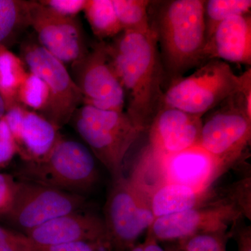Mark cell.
I'll return each instance as SVG.
<instances>
[{
  "instance_id": "obj_32",
  "label": "cell",
  "mask_w": 251,
  "mask_h": 251,
  "mask_svg": "<svg viewBox=\"0 0 251 251\" xmlns=\"http://www.w3.org/2000/svg\"><path fill=\"white\" fill-rule=\"evenodd\" d=\"M127 251H166L158 244V241L154 238L147 234L145 242L139 244H135Z\"/></svg>"
},
{
  "instance_id": "obj_6",
  "label": "cell",
  "mask_w": 251,
  "mask_h": 251,
  "mask_svg": "<svg viewBox=\"0 0 251 251\" xmlns=\"http://www.w3.org/2000/svg\"><path fill=\"white\" fill-rule=\"evenodd\" d=\"M20 57L28 71L38 75L49 90V104L41 114L59 129L70 122L82 105L80 91L62 62L44 49L35 37L21 43Z\"/></svg>"
},
{
  "instance_id": "obj_30",
  "label": "cell",
  "mask_w": 251,
  "mask_h": 251,
  "mask_svg": "<svg viewBox=\"0 0 251 251\" xmlns=\"http://www.w3.org/2000/svg\"><path fill=\"white\" fill-rule=\"evenodd\" d=\"M40 4L66 17H77L83 11L87 0H40Z\"/></svg>"
},
{
  "instance_id": "obj_25",
  "label": "cell",
  "mask_w": 251,
  "mask_h": 251,
  "mask_svg": "<svg viewBox=\"0 0 251 251\" xmlns=\"http://www.w3.org/2000/svg\"><path fill=\"white\" fill-rule=\"evenodd\" d=\"M228 232H202L177 242L184 251H227Z\"/></svg>"
},
{
  "instance_id": "obj_26",
  "label": "cell",
  "mask_w": 251,
  "mask_h": 251,
  "mask_svg": "<svg viewBox=\"0 0 251 251\" xmlns=\"http://www.w3.org/2000/svg\"><path fill=\"white\" fill-rule=\"evenodd\" d=\"M31 245L34 251H112L108 243L89 241L67 243L54 246H39L31 242Z\"/></svg>"
},
{
  "instance_id": "obj_14",
  "label": "cell",
  "mask_w": 251,
  "mask_h": 251,
  "mask_svg": "<svg viewBox=\"0 0 251 251\" xmlns=\"http://www.w3.org/2000/svg\"><path fill=\"white\" fill-rule=\"evenodd\" d=\"M202 117L163 107L149 128L150 152L157 156L174 154L198 145Z\"/></svg>"
},
{
  "instance_id": "obj_13",
  "label": "cell",
  "mask_w": 251,
  "mask_h": 251,
  "mask_svg": "<svg viewBox=\"0 0 251 251\" xmlns=\"http://www.w3.org/2000/svg\"><path fill=\"white\" fill-rule=\"evenodd\" d=\"M150 153L159 184L172 183L209 191L211 184L224 172L219 161L199 145L168 156H157Z\"/></svg>"
},
{
  "instance_id": "obj_35",
  "label": "cell",
  "mask_w": 251,
  "mask_h": 251,
  "mask_svg": "<svg viewBox=\"0 0 251 251\" xmlns=\"http://www.w3.org/2000/svg\"><path fill=\"white\" fill-rule=\"evenodd\" d=\"M166 251H184L182 249L176 244V246H173V247H169L168 249H166Z\"/></svg>"
},
{
  "instance_id": "obj_16",
  "label": "cell",
  "mask_w": 251,
  "mask_h": 251,
  "mask_svg": "<svg viewBox=\"0 0 251 251\" xmlns=\"http://www.w3.org/2000/svg\"><path fill=\"white\" fill-rule=\"evenodd\" d=\"M24 234L31 242L39 246L58 245L81 241L110 244L103 219L79 211L59 216Z\"/></svg>"
},
{
  "instance_id": "obj_20",
  "label": "cell",
  "mask_w": 251,
  "mask_h": 251,
  "mask_svg": "<svg viewBox=\"0 0 251 251\" xmlns=\"http://www.w3.org/2000/svg\"><path fill=\"white\" fill-rule=\"evenodd\" d=\"M27 72V68L20 56L8 48L0 46V95L6 110L18 104V89Z\"/></svg>"
},
{
  "instance_id": "obj_12",
  "label": "cell",
  "mask_w": 251,
  "mask_h": 251,
  "mask_svg": "<svg viewBox=\"0 0 251 251\" xmlns=\"http://www.w3.org/2000/svg\"><path fill=\"white\" fill-rule=\"evenodd\" d=\"M29 14L36 41L64 65L72 66L89 52L77 17L63 16L38 1H30Z\"/></svg>"
},
{
  "instance_id": "obj_4",
  "label": "cell",
  "mask_w": 251,
  "mask_h": 251,
  "mask_svg": "<svg viewBox=\"0 0 251 251\" xmlns=\"http://www.w3.org/2000/svg\"><path fill=\"white\" fill-rule=\"evenodd\" d=\"M69 123L94 157L110 172L113 179L122 176L125 157L143 133L126 112L82 105Z\"/></svg>"
},
{
  "instance_id": "obj_28",
  "label": "cell",
  "mask_w": 251,
  "mask_h": 251,
  "mask_svg": "<svg viewBox=\"0 0 251 251\" xmlns=\"http://www.w3.org/2000/svg\"><path fill=\"white\" fill-rule=\"evenodd\" d=\"M0 251H34L27 236L0 226Z\"/></svg>"
},
{
  "instance_id": "obj_17",
  "label": "cell",
  "mask_w": 251,
  "mask_h": 251,
  "mask_svg": "<svg viewBox=\"0 0 251 251\" xmlns=\"http://www.w3.org/2000/svg\"><path fill=\"white\" fill-rule=\"evenodd\" d=\"M204 56L206 62L216 59L251 65V15L233 16L220 23L206 41Z\"/></svg>"
},
{
  "instance_id": "obj_11",
  "label": "cell",
  "mask_w": 251,
  "mask_h": 251,
  "mask_svg": "<svg viewBox=\"0 0 251 251\" xmlns=\"http://www.w3.org/2000/svg\"><path fill=\"white\" fill-rule=\"evenodd\" d=\"M71 67L73 79L82 95V105L124 111L125 91L109 59L106 43L100 41L94 44L83 58Z\"/></svg>"
},
{
  "instance_id": "obj_29",
  "label": "cell",
  "mask_w": 251,
  "mask_h": 251,
  "mask_svg": "<svg viewBox=\"0 0 251 251\" xmlns=\"http://www.w3.org/2000/svg\"><path fill=\"white\" fill-rule=\"evenodd\" d=\"M17 184L12 175L0 173V220L7 215L12 206Z\"/></svg>"
},
{
  "instance_id": "obj_22",
  "label": "cell",
  "mask_w": 251,
  "mask_h": 251,
  "mask_svg": "<svg viewBox=\"0 0 251 251\" xmlns=\"http://www.w3.org/2000/svg\"><path fill=\"white\" fill-rule=\"evenodd\" d=\"M119 22L124 30L148 32L151 30L148 0H112Z\"/></svg>"
},
{
  "instance_id": "obj_19",
  "label": "cell",
  "mask_w": 251,
  "mask_h": 251,
  "mask_svg": "<svg viewBox=\"0 0 251 251\" xmlns=\"http://www.w3.org/2000/svg\"><path fill=\"white\" fill-rule=\"evenodd\" d=\"M30 1L0 0V46L10 49L30 27Z\"/></svg>"
},
{
  "instance_id": "obj_23",
  "label": "cell",
  "mask_w": 251,
  "mask_h": 251,
  "mask_svg": "<svg viewBox=\"0 0 251 251\" xmlns=\"http://www.w3.org/2000/svg\"><path fill=\"white\" fill-rule=\"evenodd\" d=\"M251 8V0L205 1L204 20L206 43L220 23L233 16L250 14Z\"/></svg>"
},
{
  "instance_id": "obj_31",
  "label": "cell",
  "mask_w": 251,
  "mask_h": 251,
  "mask_svg": "<svg viewBox=\"0 0 251 251\" xmlns=\"http://www.w3.org/2000/svg\"><path fill=\"white\" fill-rule=\"evenodd\" d=\"M239 85L238 94L245 105L247 116L251 119V70L248 69L242 75H239Z\"/></svg>"
},
{
  "instance_id": "obj_7",
  "label": "cell",
  "mask_w": 251,
  "mask_h": 251,
  "mask_svg": "<svg viewBox=\"0 0 251 251\" xmlns=\"http://www.w3.org/2000/svg\"><path fill=\"white\" fill-rule=\"evenodd\" d=\"M148 198L122 175L113 184L104 207V224L112 251H127L153 224Z\"/></svg>"
},
{
  "instance_id": "obj_18",
  "label": "cell",
  "mask_w": 251,
  "mask_h": 251,
  "mask_svg": "<svg viewBox=\"0 0 251 251\" xmlns=\"http://www.w3.org/2000/svg\"><path fill=\"white\" fill-rule=\"evenodd\" d=\"M209 191H200L188 186L162 183L149 193V204L155 219L193 209L206 203Z\"/></svg>"
},
{
  "instance_id": "obj_34",
  "label": "cell",
  "mask_w": 251,
  "mask_h": 251,
  "mask_svg": "<svg viewBox=\"0 0 251 251\" xmlns=\"http://www.w3.org/2000/svg\"><path fill=\"white\" fill-rule=\"evenodd\" d=\"M6 110V105H5L4 100H3L2 97L0 95V119L4 117Z\"/></svg>"
},
{
  "instance_id": "obj_24",
  "label": "cell",
  "mask_w": 251,
  "mask_h": 251,
  "mask_svg": "<svg viewBox=\"0 0 251 251\" xmlns=\"http://www.w3.org/2000/svg\"><path fill=\"white\" fill-rule=\"evenodd\" d=\"M49 98V90L45 82L28 71L18 89L17 103L41 115L47 108Z\"/></svg>"
},
{
  "instance_id": "obj_15",
  "label": "cell",
  "mask_w": 251,
  "mask_h": 251,
  "mask_svg": "<svg viewBox=\"0 0 251 251\" xmlns=\"http://www.w3.org/2000/svg\"><path fill=\"white\" fill-rule=\"evenodd\" d=\"M23 162L40 161L60 137L59 129L44 116L16 104L4 115Z\"/></svg>"
},
{
  "instance_id": "obj_1",
  "label": "cell",
  "mask_w": 251,
  "mask_h": 251,
  "mask_svg": "<svg viewBox=\"0 0 251 251\" xmlns=\"http://www.w3.org/2000/svg\"><path fill=\"white\" fill-rule=\"evenodd\" d=\"M107 52L125 91L127 115L147 131L163 105L165 72L154 29L124 30L106 43Z\"/></svg>"
},
{
  "instance_id": "obj_3",
  "label": "cell",
  "mask_w": 251,
  "mask_h": 251,
  "mask_svg": "<svg viewBox=\"0 0 251 251\" xmlns=\"http://www.w3.org/2000/svg\"><path fill=\"white\" fill-rule=\"evenodd\" d=\"M17 176L18 181L82 196L97 184L99 172L90 149L61 135L47 156L40 161L23 162Z\"/></svg>"
},
{
  "instance_id": "obj_2",
  "label": "cell",
  "mask_w": 251,
  "mask_h": 251,
  "mask_svg": "<svg viewBox=\"0 0 251 251\" xmlns=\"http://www.w3.org/2000/svg\"><path fill=\"white\" fill-rule=\"evenodd\" d=\"M205 1L172 0L162 3L151 23L160 46L164 72L172 81L206 62Z\"/></svg>"
},
{
  "instance_id": "obj_21",
  "label": "cell",
  "mask_w": 251,
  "mask_h": 251,
  "mask_svg": "<svg viewBox=\"0 0 251 251\" xmlns=\"http://www.w3.org/2000/svg\"><path fill=\"white\" fill-rule=\"evenodd\" d=\"M83 11L92 32L100 41L123 31L112 0H87Z\"/></svg>"
},
{
  "instance_id": "obj_33",
  "label": "cell",
  "mask_w": 251,
  "mask_h": 251,
  "mask_svg": "<svg viewBox=\"0 0 251 251\" xmlns=\"http://www.w3.org/2000/svg\"><path fill=\"white\" fill-rule=\"evenodd\" d=\"M237 251H251V230L250 227L241 229L237 236Z\"/></svg>"
},
{
  "instance_id": "obj_10",
  "label": "cell",
  "mask_w": 251,
  "mask_h": 251,
  "mask_svg": "<svg viewBox=\"0 0 251 251\" xmlns=\"http://www.w3.org/2000/svg\"><path fill=\"white\" fill-rule=\"evenodd\" d=\"M85 202L81 195L18 181L12 206L2 220L25 233L59 216L80 210Z\"/></svg>"
},
{
  "instance_id": "obj_5",
  "label": "cell",
  "mask_w": 251,
  "mask_h": 251,
  "mask_svg": "<svg viewBox=\"0 0 251 251\" xmlns=\"http://www.w3.org/2000/svg\"><path fill=\"white\" fill-rule=\"evenodd\" d=\"M239 75L220 59H209L188 77L173 80L164 92L163 107L202 117L237 94Z\"/></svg>"
},
{
  "instance_id": "obj_8",
  "label": "cell",
  "mask_w": 251,
  "mask_h": 251,
  "mask_svg": "<svg viewBox=\"0 0 251 251\" xmlns=\"http://www.w3.org/2000/svg\"><path fill=\"white\" fill-rule=\"evenodd\" d=\"M226 103L203 122L198 143L224 171L242 156L251 139V119L237 94Z\"/></svg>"
},
{
  "instance_id": "obj_27",
  "label": "cell",
  "mask_w": 251,
  "mask_h": 251,
  "mask_svg": "<svg viewBox=\"0 0 251 251\" xmlns=\"http://www.w3.org/2000/svg\"><path fill=\"white\" fill-rule=\"evenodd\" d=\"M18 154L17 146L4 117L0 119V170L10 164Z\"/></svg>"
},
{
  "instance_id": "obj_9",
  "label": "cell",
  "mask_w": 251,
  "mask_h": 251,
  "mask_svg": "<svg viewBox=\"0 0 251 251\" xmlns=\"http://www.w3.org/2000/svg\"><path fill=\"white\" fill-rule=\"evenodd\" d=\"M244 211L232 200L204 203L193 209L157 218L148 234L159 242H179L202 232H228Z\"/></svg>"
}]
</instances>
